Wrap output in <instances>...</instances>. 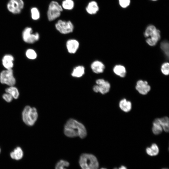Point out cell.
Returning a JSON list of instances; mask_svg holds the SVG:
<instances>
[{
  "label": "cell",
  "instance_id": "6da1fadb",
  "mask_svg": "<svg viewBox=\"0 0 169 169\" xmlns=\"http://www.w3.org/2000/svg\"><path fill=\"white\" fill-rule=\"evenodd\" d=\"M64 132L69 137H79L82 139L87 135L86 130L84 125L73 119H70L67 121L64 126Z\"/></svg>",
  "mask_w": 169,
  "mask_h": 169
},
{
  "label": "cell",
  "instance_id": "7a4b0ae2",
  "mask_svg": "<svg viewBox=\"0 0 169 169\" xmlns=\"http://www.w3.org/2000/svg\"><path fill=\"white\" fill-rule=\"evenodd\" d=\"M79 163L82 169H98L99 167L97 158L91 154H82L79 157Z\"/></svg>",
  "mask_w": 169,
  "mask_h": 169
},
{
  "label": "cell",
  "instance_id": "3957f363",
  "mask_svg": "<svg viewBox=\"0 0 169 169\" xmlns=\"http://www.w3.org/2000/svg\"><path fill=\"white\" fill-rule=\"evenodd\" d=\"M144 36L147 38L146 41L150 46L155 45L161 38L160 31L152 24L146 28L144 32Z\"/></svg>",
  "mask_w": 169,
  "mask_h": 169
},
{
  "label": "cell",
  "instance_id": "277c9868",
  "mask_svg": "<svg viewBox=\"0 0 169 169\" xmlns=\"http://www.w3.org/2000/svg\"><path fill=\"white\" fill-rule=\"evenodd\" d=\"M38 113L36 109L29 105L26 106L22 113V119L23 122L28 126L33 125L38 118Z\"/></svg>",
  "mask_w": 169,
  "mask_h": 169
},
{
  "label": "cell",
  "instance_id": "5b68a950",
  "mask_svg": "<svg viewBox=\"0 0 169 169\" xmlns=\"http://www.w3.org/2000/svg\"><path fill=\"white\" fill-rule=\"evenodd\" d=\"M63 10L61 5L55 1H52L49 3L47 12L48 20L52 21L59 18Z\"/></svg>",
  "mask_w": 169,
  "mask_h": 169
},
{
  "label": "cell",
  "instance_id": "8992f818",
  "mask_svg": "<svg viewBox=\"0 0 169 169\" xmlns=\"http://www.w3.org/2000/svg\"><path fill=\"white\" fill-rule=\"evenodd\" d=\"M56 30L61 33L66 34L72 33L74 29V26L70 21L58 20L55 24Z\"/></svg>",
  "mask_w": 169,
  "mask_h": 169
},
{
  "label": "cell",
  "instance_id": "52a82bcc",
  "mask_svg": "<svg viewBox=\"0 0 169 169\" xmlns=\"http://www.w3.org/2000/svg\"><path fill=\"white\" fill-rule=\"evenodd\" d=\"M0 82L9 86H14L16 82L12 69H6L0 73Z\"/></svg>",
  "mask_w": 169,
  "mask_h": 169
},
{
  "label": "cell",
  "instance_id": "ba28073f",
  "mask_svg": "<svg viewBox=\"0 0 169 169\" xmlns=\"http://www.w3.org/2000/svg\"><path fill=\"white\" fill-rule=\"evenodd\" d=\"M22 38L24 42L29 44H33L38 41L39 38V34L33 33L32 28L30 27L25 28L22 32Z\"/></svg>",
  "mask_w": 169,
  "mask_h": 169
},
{
  "label": "cell",
  "instance_id": "9c48e42d",
  "mask_svg": "<svg viewBox=\"0 0 169 169\" xmlns=\"http://www.w3.org/2000/svg\"><path fill=\"white\" fill-rule=\"evenodd\" d=\"M24 7L23 0H9L7 3V7L8 10L13 14H18Z\"/></svg>",
  "mask_w": 169,
  "mask_h": 169
},
{
  "label": "cell",
  "instance_id": "30bf717a",
  "mask_svg": "<svg viewBox=\"0 0 169 169\" xmlns=\"http://www.w3.org/2000/svg\"><path fill=\"white\" fill-rule=\"evenodd\" d=\"M136 90L141 94L146 95L150 90L151 87L146 81L139 80L136 87Z\"/></svg>",
  "mask_w": 169,
  "mask_h": 169
},
{
  "label": "cell",
  "instance_id": "8fae6325",
  "mask_svg": "<svg viewBox=\"0 0 169 169\" xmlns=\"http://www.w3.org/2000/svg\"><path fill=\"white\" fill-rule=\"evenodd\" d=\"M96 83L98 86L99 92L105 94L109 91L110 86L108 82L100 79L96 80Z\"/></svg>",
  "mask_w": 169,
  "mask_h": 169
},
{
  "label": "cell",
  "instance_id": "7c38bea8",
  "mask_svg": "<svg viewBox=\"0 0 169 169\" xmlns=\"http://www.w3.org/2000/svg\"><path fill=\"white\" fill-rule=\"evenodd\" d=\"M79 43L77 40L71 39L66 43V47L68 52L71 54L75 53L79 47Z\"/></svg>",
  "mask_w": 169,
  "mask_h": 169
},
{
  "label": "cell",
  "instance_id": "4fadbf2b",
  "mask_svg": "<svg viewBox=\"0 0 169 169\" xmlns=\"http://www.w3.org/2000/svg\"><path fill=\"white\" fill-rule=\"evenodd\" d=\"M14 57L9 54L4 55L2 59V64L6 69H12L13 66Z\"/></svg>",
  "mask_w": 169,
  "mask_h": 169
},
{
  "label": "cell",
  "instance_id": "5bb4252c",
  "mask_svg": "<svg viewBox=\"0 0 169 169\" xmlns=\"http://www.w3.org/2000/svg\"><path fill=\"white\" fill-rule=\"evenodd\" d=\"M90 67L94 73L98 74L104 72L105 66L99 60H95L91 63Z\"/></svg>",
  "mask_w": 169,
  "mask_h": 169
},
{
  "label": "cell",
  "instance_id": "9a60e30c",
  "mask_svg": "<svg viewBox=\"0 0 169 169\" xmlns=\"http://www.w3.org/2000/svg\"><path fill=\"white\" fill-rule=\"evenodd\" d=\"M85 9L88 14L94 15L99 11V8L97 2L95 1H92L89 3Z\"/></svg>",
  "mask_w": 169,
  "mask_h": 169
},
{
  "label": "cell",
  "instance_id": "2e32d148",
  "mask_svg": "<svg viewBox=\"0 0 169 169\" xmlns=\"http://www.w3.org/2000/svg\"><path fill=\"white\" fill-rule=\"evenodd\" d=\"M85 73V68L82 65H79L75 67L71 73V76L75 78H80L82 77Z\"/></svg>",
  "mask_w": 169,
  "mask_h": 169
},
{
  "label": "cell",
  "instance_id": "e0dca14e",
  "mask_svg": "<svg viewBox=\"0 0 169 169\" xmlns=\"http://www.w3.org/2000/svg\"><path fill=\"white\" fill-rule=\"evenodd\" d=\"M119 107L120 109L124 112H128L131 110V103L130 101L124 99L120 102Z\"/></svg>",
  "mask_w": 169,
  "mask_h": 169
},
{
  "label": "cell",
  "instance_id": "ac0fdd59",
  "mask_svg": "<svg viewBox=\"0 0 169 169\" xmlns=\"http://www.w3.org/2000/svg\"><path fill=\"white\" fill-rule=\"evenodd\" d=\"M162 128L160 124L159 118L155 120L153 123L152 131L155 135H158L162 132Z\"/></svg>",
  "mask_w": 169,
  "mask_h": 169
},
{
  "label": "cell",
  "instance_id": "d6986e66",
  "mask_svg": "<svg viewBox=\"0 0 169 169\" xmlns=\"http://www.w3.org/2000/svg\"><path fill=\"white\" fill-rule=\"evenodd\" d=\"M114 73L121 77H124L126 75V70L125 67L121 65H117L113 69Z\"/></svg>",
  "mask_w": 169,
  "mask_h": 169
},
{
  "label": "cell",
  "instance_id": "ffe728a7",
  "mask_svg": "<svg viewBox=\"0 0 169 169\" xmlns=\"http://www.w3.org/2000/svg\"><path fill=\"white\" fill-rule=\"evenodd\" d=\"M23 155V151L22 149L19 147H16L10 154L11 157L12 159L16 160L21 159Z\"/></svg>",
  "mask_w": 169,
  "mask_h": 169
},
{
  "label": "cell",
  "instance_id": "44dd1931",
  "mask_svg": "<svg viewBox=\"0 0 169 169\" xmlns=\"http://www.w3.org/2000/svg\"><path fill=\"white\" fill-rule=\"evenodd\" d=\"M146 151L147 154L151 156L157 155L159 152V149L156 144L153 143L150 147L146 148Z\"/></svg>",
  "mask_w": 169,
  "mask_h": 169
},
{
  "label": "cell",
  "instance_id": "7402d4cb",
  "mask_svg": "<svg viewBox=\"0 0 169 169\" xmlns=\"http://www.w3.org/2000/svg\"><path fill=\"white\" fill-rule=\"evenodd\" d=\"M6 93L11 95L13 98L17 99L19 96V94L18 90L14 86H9L5 89Z\"/></svg>",
  "mask_w": 169,
  "mask_h": 169
},
{
  "label": "cell",
  "instance_id": "603a6c76",
  "mask_svg": "<svg viewBox=\"0 0 169 169\" xmlns=\"http://www.w3.org/2000/svg\"><path fill=\"white\" fill-rule=\"evenodd\" d=\"M74 6V3L73 0H64L62 3L63 8L67 10L72 9Z\"/></svg>",
  "mask_w": 169,
  "mask_h": 169
},
{
  "label": "cell",
  "instance_id": "cb8c5ba5",
  "mask_svg": "<svg viewBox=\"0 0 169 169\" xmlns=\"http://www.w3.org/2000/svg\"><path fill=\"white\" fill-rule=\"evenodd\" d=\"M160 124L165 131L168 132L169 130V118L166 116L159 119Z\"/></svg>",
  "mask_w": 169,
  "mask_h": 169
},
{
  "label": "cell",
  "instance_id": "d4e9b609",
  "mask_svg": "<svg viewBox=\"0 0 169 169\" xmlns=\"http://www.w3.org/2000/svg\"><path fill=\"white\" fill-rule=\"evenodd\" d=\"M32 18L34 20H38L40 17V13L39 10L36 7H33L30 10Z\"/></svg>",
  "mask_w": 169,
  "mask_h": 169
},
{
  "label": "cell",
  "instance_id": "484cf974",
  "mask_svg": "<svg viewBox=\"0 0 169 169\" xmlns=\"http://www.w3.org/2000/svg\"><path fill=\"white\" fill-rule=\"evenodd\" d=\"M69 165V163L67 161L61 160L56 163L55 169H67L65 167H67Z\"/></svg>",
  "mask_w": 169,
  "mask_h": 169
},
{
  "label": "cell",
  "instance_id": "4316f807",
  "mask_svg": "<svg viewBox=\"0 0 169 169\" xmlns=\"http://www.w3.org/2000/svg\"><path fill=\"white\" fill-rule=\"evenodd\" d=\"M26 57L30 59L33 60L37 57V54L36 51L33 49H27L25 53Z\"/></svg>",
  "mask_w": 169,
  "mask_h": 169
},
{
  "label": "cell",
  "instance_id": "83f0119b",
  "mask_svg": "<svg viewBox=\"0 0 169 169\" xmlns=\"http://www.w3.org/2000/svg\"><path fill=\"white\" fill-rule=\"evenodd\" d=\"M169 43L166 41L162 42L160 45L161 49L168 58L169 56Z\"/></svg>",
  "mask_w": 169,
  "mask_h": 169
},
{
  "label": "cell",
  "instance_id": "f1b7e54d",
  "mask_svg": "<svg viewBox=\"0 0 169 169\" xmlns=\"http://www.w3.org/2000/svg\"><path fill=\"white\" fill-rule=\"evenodd\" d=\"M169 64L168 62L164 63L161 67L162 73L165 75H167L169 73Z\"/></svg>",
  "mask_w": 169,
  "mask_h": 169
},
{
  "label": "cell",
  "instance_id": "f546056e",
  "mask_svg": "<svg viewBox=\"0 0 169 169\" xmlns=\"http://www.w3.org/2000/svg\"><path fill=\"white\" fill-rule=\"evenodd\" d=\"M120 6L123 8H126L128 7L131 3L130 0H118Z\"/></svg>",
  "mask_w": 169,
  "mask_h": 169
},
{
  "label": "cell",
  "instance_id": "4dcf8cb0",
  "mask_svg": "<svg viewBox=\"0 0 169 169\" xmlns=\"http://www.w3.org/2000/svg\"><path fill=\"white\" fill-rule=\"evenodd\" d=\"M2 97L8 103L11 102L13 98L11 95L7 93L4 94Z\"/></svg>",
  "mask_w": 169,
  "mask_h": 169
},
{
  "label": "cell",
  "instance_id": "1f68e13d",
  "mask_svg": "<svg viewBox=\"0 0 169 169\" xmlns=\"http://www.w3.org/2000/svg\"><path fill=\"white\" fill-rule=\"evenodd\" d=\"M114 169H127V168L124 166H121L118 168H115Z\"/></svg>",
  "mask_w": 169,
  "mask_h": 169
},
{
  "label": "cell",
  "instance_id": "d6a6232c",
  "mask_svg": "<svg viewBox=\"0 0 169 169\" xmlns=\"http://www.w3.org/2000/svg\"><path fill=\"white\" fill-rule=\"evenodd\" d=\"M151 1H156L158 0H150Z\"/></svg>",
  "mask_w": 169,
  "mask_h": 169
},
{
  "label": "cell",
  "instance_id": "836d02e7",
  "mask_svg": "<svg viewBox=\"0 0 169 169\" xmlns=\"http://www.w3.org/2000/svg\"><path fill=\"white\" fill-rule=\"evenodd\" d=\"M100 169H106L105 168H101Z\"/></svg>",
  "mask_w": 169,
  "mask_h": 169
},
{
  "label": "cell",
  "instance_id": "e575fe53",
  "mask_svg": "<svg viewBox=\"0 0 169 169\" xmlns=\"http://www.w3.org/2000/svg\"><path fill=\"white\" fill-rule=\"evenodd\" d=\"M162 169H168L167 168H162Z\"/></svg>",
  "mask_w": 169,
  "mask_h": 169
},
{
  "label": "cell",
  "instance_id": "d590c367",
  "mask_svg": "<svg viewBox=\"0 0 169 169\" xmlns=\"http://www.w3.org/2000/svg\"><path fill=\"white\" fill-rule=\"evenodd\" d=\"M0 151H1V149H0Z\"/></svg>",
  "mask_w": 169,
  "mask_h": 169
}]
</instances>
